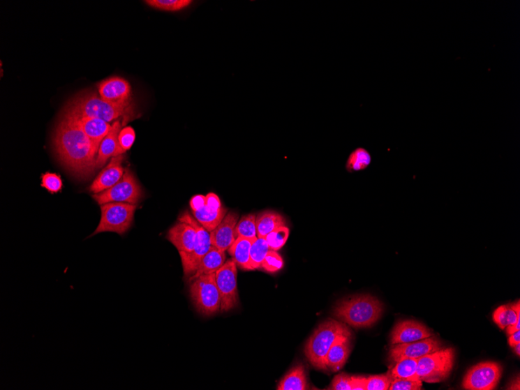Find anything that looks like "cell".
<instances>
[{
	"label": "cell",
	"mask_w": 520,
	"mask_h": 390,
	"mask_svg": "<svg viewBox=\"0 0 520 390\" xmlns=\"http://www.w3.org/2000/svg\"><path fill=\"white\" fill-rule=\"evenodd\" d=\"M53 142L61 163L74 176H92L96 170L98 149L69 114L64 113Z\"/></svg>",
	"instance_id": "obj_1"
},
{
	"label": "cell",
	"mask_w": 520,
	"mask_h": 390,
	"mask_svg": "<svg viewBox=\"0 0 520 390\" xmlns=\"http://www.w3.org/2000/svg\"><path fill=\"white\" fill-rule=\"evenodd\" d=\"M64 111L80 116L99 119L107 123L113 121L116 122L119 118H124V126L138 117L133 103L126 105L110 103L92 91L80 93L70 100Z\"/></svg>",
	"instance_id": "obj_2"
},
{
	"label": "cell",
	"mask_w": 520,
	"mask_h": 390,
	"mask_svg": "<svg viewBox=\"0 0 520 390\" xmlns=\"http://www.w3.org/2000/svg\"><path fill=\"white\" fill-rule=\"evenodd\" d=\"M382 313V302L369 294L342 300L334 310L337 319L354 328H368L374 325Z\"/></svg>",
	"instance_id": "obj_3"
},
{
	"label": "cell",
	"mask_w": 520,
	"mask_h": 390,
	"mask_svg": "<svg viewBox=\"0 0 520 390\" xmlns=\"http://www.w3.org/2000/svg\"><path fill=\"white\" fill-rule=\"evenodd\" d=\"M343 336H351L349 328L343 322L332 319L322 322L311 336L305 347V354L311 364L316 368L327 370V353Z\"/></svg>",
	"instance_id": "obj_4"
},
{
	"label": "cell",
	"mask_w": 520,
	"mask_h": 390,
	"mask_svg": "<svg viewBox=\"0 0 520 390\" xmlns=\"http://www.w3.org/2000/svg\"><path fill=\"white\" fill-rule=\"evenodd\" d=\"M455 360L454 348L440 349L417 360L418 378L428 383L441 382L449 377Z\"/></svg>",
	"instance_id": "obj_5"
},
{
	"label": "cell",
	"mask_w": 520,
	"mask_h": 390,
	"mask_svg": "<svg viewBox=\"0 0 520 390\" xmlns=\"http://www.w3.org/2000/svg\"><path fill=\"white\" fill-rule=\"evenodd\" d=\"M190 294L199 313L211 317L221 311V300L214 273L191 280Z\"/></svg>",
	"instance_id": "obj_6"
},
{
	"label": "cell",
	"mask_w": 520,
	"mask_h": 390,
	"mask_svg": "<svg viewBox=\"0 0 520 390\" xmlns=\"http://www.w3.org/2000/svg\"><path fill=\"white\" fill-rule=\"evenodd\" d=\"M137 205L125 203H107L101 206V216L96 230L91 234L114 232L124 235L130 230Z\"/></svg>",
	"instance_id": "obj_7"
},
{
	"label": "cell",
	"mask_w": 520,
	"mask_h": 390,
	"mask_svg": "<svg viewBox=\"0 0 520 390\" xmlns=\"http://www.w3.org/2000/svg\"><path fill=\"white\" fill-rule=\"evenodd\" d=\"M92 197L101 206L107 203L137 205L143 197V190L134 174L127 169L118 183L105 192L94 194Z\"/></svg>",
	"instance_id": "obj_8"
},
{
	"label": "cell",
	"mask_w": 520,
	"mask_h": 390,
	"mask_svg": "<svg viewBox=\"0 0 520 390\" xmlns=\"http://www.w3.org/2000/svg\"><path fill=\"white\" fill-rule=\"evenodd\" d=\"M237 273V265L233 259L227 260L214 273L221 296L222 313L230 311L239 304Z\"/></svg>",
	"instance_id": "obj_9"
},
{
	"label": "cell",
	"mask_w": 520,
	"mask_h": 390,
	"mask_svg": "<svg viewBox=\"0 0 520 390\" xmlns=\"http://www.w3.org/2000/svg\"><path fill=\"white\" fill-rule=\"evenodd\" d=\"M179 220H185L195 228L197 232V239L191 253L181 255V260L184 267V274L186 278H190L205 255L212 247L211 234L199 222L193 218L190 213L186 211L179 218Z\"/></svg>",
	"instance_id": "obj_10"
},
{
	"label": "cell",
	"mask_w": 520,
	"mask_h": 390,
	"mask_svg": "<svg viewBox=\"0 0 520 390\" xmlns=\"http://www.w3.org/2000/svg\"><path fill=\"white\" fill-rule=\"evenodd\" d=\"M502 374L503 368L498 363H479L466 374L462 386L468 390H492L498 386Z\"/></svg>",
	"instance_id": "obj_11"
},
{
	"label": "cell",
	"mask_w": 520,
	"mask_h": 390,
	"mask_svg": "<svg viewBox=\"0 0 520 390\" xmlns=\"http://www.w3.org/2000/svg\"><path fill=\"white\" fill-rule=\"evenodd\" d=\"M440 349L441 342L436 338L430 337L406 344L392 345L389 352V359L394 363L404 359H419L423 356Z\"/></svg>",
	"instance_id": "obj_12"
},
{
	"label": "cell",
	"mask_w": 520,
	"mask_h": 390,
	"mask_svg": "<svg viewBox=\"0 0 520 390\" xmlns=\"http://www.w3.org/2000/svg\"><path fill=\"white\" fill-rule=\"evenodd\" d=\"M98 89L100 98L105 102L117 105L132 103L131 86L124 78L114 77L104 80Z\"/></svg>",
	"instance_id": "obj_13"
},
{
	"label": "cell",
	"mask_w": 520,
	"mask_h": 390,
	"mask_svg": "<svg viewBox=\"0 0 520 390\" xmlns=\"http://www.w3.org/2000/svg\"><path fill=\"white\" fill-rule=\"evenodd\" d=\"M193 216L199 223L211 232L224 219L228 213V209L223 207L221 200L215 193H208L206 196V203L200 210L194 211Z\"/></svg>",
	"instance_id": "obj_14"
},
{
	"label": "cell",
	"mask_w": 520,
	"mask_h": 390,
	"mask_svg": "<svg viewBox=\"0 0 520 390\" xmlns=\"http://www.w3.org/2000/svg\"><path fill=\"white\" fill-rule=\"evenodd\" d=\"M239 214L228 212L220 224L210 232L212 246L226 252L235 243L236 239V225L239 221Z\"/></svg>",
	"instance_id": "obj_15"
},
{
	"label": "cell",
	"mask_w": 520,
	"mask_h": 390,
	"mask_svg": "<svg viewBox=\"0 0 520 390\" xmlns=\"http://www.w3.org/2000/svg\"><path fill=\"white\" fill-rule=\"evenodd\" d=\"M431 337L429 329L419 322L413 320L401 321L391 332L392 345L406 344Z\"/></svg>",
	"instance_id": "obj_16"
},
{
	"label": "cell",
	"mask_w": 520,
	"mask_h": 390,
	"mask_svg": "<svg viewBox=\"0 0 520 390\" xmlns=\"http://www.w3.org/2000/svg\"><path fill=\"white\" fill-rule=\"evenodd\" d=\"M124 160V157L123 156L113 157L110 163L94 180L89 187V192L93 194H98L110 189L118 183L120 179L123 178L125 172L124 167L121 165Z\"/></svg>",
	"instance_id": "obj_17"
},
{
	"label": "cell",
	"mask_w": 520,
	"mask_h": 390,
	"mask_svg": "<svg viewBox=\"0 0 520 390\" xmlns=\"http://www.w3.org/2000/svg\"><path fill=\"white\" fill-rule=\"evenodd\" d=\"M195 239H197V232L193 226L179 219L167 234V239L177 248L180 257L192 253Z\"/></svg>",
	"instance_id": "obj_18"
},
{
	"label": "cell",
	"mask_w": 520,
	"mask_h": 390,
	"mask_svg": "<svg viewBox=\"0 0 520 390\" xmlns=\"http://www.w3.org/2000/svg\"><path fill=\"white\" fill-rule=\"evenodd\" d=\"M64 112L69 114L76 121L86 135L91 140L99 150L101 142L112 129L110 123L99 119L77 115L70 112L64 111Z\"/></svg>",
	"instance_id": "obj_19"
},
{
	"label": "cell",
	"mask_w": 520,
	"mask_h": 390,
	"mask_svg": "<svg viewBox=\"0 0 520 390\" xmlns=\"http://www.w3.org/2000/svg\"><path fill=\"white\" fill-rule=\"evenodd\" d=\"M351 336H343L330 347L326 357V366L331 372L336 373L346 364L351 351Z\"/></svg>",
	"instance_id": "obj_20"
},
{
	"label": "cell",
	"mask_w": 520,
	"mask_h": 390,
	"mask_svg": "<svg viewBox=\"0 0 520 390\" xmlns=\"http://www.w3.org/2000/svg\"><path fill=\"white\" fill-rule=\"evenodd\" d=\"M121 130L120 120H117L113 123L110 132L100 145L96 160V169L103 167L110 158L116 157L119 147L118 137Z\"/></svg>",
	"instance_id": "obj_21"
},
{
	"label": "cell",
	"mask_w": 520,
	"mask_h": 390,
	"mask_svg": "<svg viewBox=\"0 0 520 390\" xmlns=\"http://www.w3.org/2000/svg\"><path fill=\"white\" fill-rule=\"evenodd\" d=\"M225 252L212 246L211 250L205 255V257L201 260L197 270L190 278V281L200 277L202 275L215 273L225 264Z\"/></svg>",
	"instance_id": "obj_22"
},
{
	"label": "cell",
	"mask_w": 520,
	"mask_h": 390,
	"mask_svg": "<svg viewBox=\"0 0 520 390\" xmlns=\"http://www.w3.org/2000/svg\"><path fill=\"white\" fill-rule=\"evenodd\" d=\"M256 232L258 238H266L270 232L280 227L286 226V220L278 212L265 211L260 213L255 219Z\"/></svg>",
	"instance_id": "obj_23"
},
{
	"label": "cell",
	"mask_w": 520,
	"mask_h": 390,
	"mask_svg": "<svg viewBox=\"0 0 520 390\" xmlns=\"http://www.w3.org/2000/svg\"><path fill=\"white\" fill-rule=\"evenodd\" d=\"M255 239L239 237L229 248V254L232 255L236 265L239 266L242 270L251 271V250Z\"/></svg>",
	"instance_id": "obj_24"
},
{
	"label": "cell",
	"mask_w": 520,
	"mask_h": 390,
	"mask_svg": "<svg viewBox=\"0 0 520 390\" xmlns=\"http://www.w3.org/2000/svg\"><path fill=\"white\" fill-rule=\"evenodd\" d=\"M308 389L307 375L305 367L299 364L294 366L281 379L278 390H305Z\"/></svg>",
	"instance_id": "obj_25"
},
{
	"label": "cell",
	"mask_w": 520,
	"mask_h": 390,
	"mask_svg": "<svg viewBox=\"0 0 520 390\" xmlns=\"http://www.w3.org/2000/svg\"><path fill=\"white\" fill-rule=\"evenodd\" d=\"M493 320L502 329L518 324L520 322L519 301L517 304L498 307L493 314Z\"/></svg>",
	"instance_id": "obj_26"
},
{
	"label": "cell",
	"mask_w": 520,
	"mask_h": 390,
	"mask_svg": "<svg viewBox=\"0 0 520 390\" xmlns=\"http://www.w3.org/2000/svg\"><path fill=\"white\" fill-rule=\"evenodd\" d=\"M417 360L404 359L396 362L394 367L388 373L392 380H420L417 373Z\"/></svg>",
	"instance_id": "obj_27"
},
{
	"label": "cell",
	"mask_w": 520,
	"mask_h": 390,
	"mask_svg": "<svg viewBox=\"0 0 520 390\" xmlns=\"http://www.w3.org/2000/svg\"><path fill=\"white\" fill-rule=\"evenodd\" d=\"M371 163V156L369 151L357 147L350 153L346 167L348 172H360L366 170Z\"/></svg>",
	"instance_id": "obj_28"
},
{
	"label": "cell",
	"mask_w": 520,
	"mask_h": 390,
	"mask_svg": "<svg viewBox=\"0 0 520 390\" xmlns=\"http://www.w3.org/2000/svg\"><path fill=\"white\" fill-rule=\"evenodd\" d=\"M269 247L265 238L256 239L251 246V271L258 270L261 268L263 260L269 251Z\"/></svg>",
	"instance_id": "obj_29"
},
{
	"label": "cell",
	"mask_w": 520,
	"mask_h": 390,
	"mask_svg": "<svg viewBox=\"0 0 520 390\" xmlns=\"http://www.w3.org/2000/svg\"><path fill=\"white\" fill-rule=\"evenodd\" d=\"M256 216L255 214H248L243 216L236 225V238L255 239L258 238L255 225Z\"/></svg>",
	"instance_id": "obj_30"
},
{
	"label": "cell",
	"mask_w": 520,
	"mask_h": 390,
	"mask_svg": "<svg viewBox=\"0 0 520 390\" xmlns=\"http://www.w3.org/2000/svg\"><path fill=\"white\" fill-rule=\"evenodd\" d=\"M145 3L155 9L177 12L188 8L192 1L191 0H147Z\"/></svg>",
	"instance_id": "obj_31"
},
{
	"label": "cell",
	"mask_w": 520,
	"mask_h": 390,
	"mask_svg": "<svg viewBox=\"0 0 520 390\" xmlns=\"http://www.w3.org/2000/svg\"><path fill=\"white\" fill-rule=\"evenodd\" d=\"M290 230L287 226L280 227L270 232L265 238L270 250L278 251L285 246L289 237Z\"/></svg>",
	"instance_id": "obj_32"
},
{
	"label": "cell",
	"mask_w": 520,
	"mask_h": 390,
	"mask_svg": "<svg viewBox=\"0 0 520 390\" xmlns=\"http://www.w3.org/2000/svg\"><path fill=\"white\" fill-rule=\"evenodd\" d=\"M135 140H136V133L132 127L126 126L121 129L119 134V147L116 157L123 156L127 151L131 150Z\"/></svg>",
	"instance_id": "obj_33"
},
{
	"label": "cell",
	"mask_w": 520,
	"mask_h": 390,
	"mask_svg": "<svg viewBox=\"0 0 520 390\" xmlns=\"http://www.w3.org/2000/svg\"><path fill=\"white\" fill-rule=\"evenodd\" d=\"M283 260L278 251L269 250L262 261L261 268L269 273H276L283 267Z\"/></svg>",
	"instance_id": "obj_34"
},
{
	"label": "cell",
	"mask_w": 520,
	"mask_h": 390,
	"mask_svg": "<svg viewBox=\"0 0 520 390\" xmlns=\"http://www.w3.org/2000/svg\"><path fill=\"white\" fill-rule=\"evenodd\" d=\"M44 189L52 194H55L63 189L62 179L56 173L46 172L42 176V184Z\"/></svg>",
	"instance_id": "obj_35"
},
{
	"label": "cell",
	"mask_w": 520,
	"mask_h": 390,
	"mask_svg": "<svg viewBox=\"0 0 520 390\" xmlns=\"http://www.w3.org/2000/svg\"><path fill=\"white\" fill-rule=\"evenodd\" d=\"M392 381L389 373L370 376L366 380V390H388Z\"/></svg>",
	"instance_id": "obj_36"
},
{
	"label": "cell",
	"mask_w": 520,
	"mask_h": 390,
	"mask_svg": "<svg viewBox=\"0 0 520 390\" xmlns=\"http://www.w3.org/2000/svg\"><path fill=\"white\" fill-rule=\"evenodd\" d=\"M422 381L394 379L392 381L389 390H421Z\"/></svg>",
	"instance_id": "obj_37"
},
{
	"label": "cell",
	"mask_w": 520,
	"mask_h": 390,
	"mask_svg": "<svg viewBox=\"0 0 520 390\" xmlns=\"http://www.w3.org/2000/svg\"><path fill=\"white\" fill-rule=\"evenodd\" d=\"M330 389L334 390H352L351 385V376L346 373H341L335 376Z\"/></svg>",
	"instance_id": "obj_38"
},
{
	"label": "cell",
	"mask_w": 520,
	"mask_h": 390,
	"mask_svg": "<svg viewBox=\"0 0 520 390\" xmlns=\"http://www.w3.org/2000/svg\"><path fill=\"white\" fill-rule=\"evenodd\" d=\"M366 380L367 378L362 376H351L352 390H366Z\"/></svg>",
	"instance_id": "obj_39"
},
{
	"label": "cell",
	"mask_w": 520,
	"mask_h": 390,
	"mask_svg": "<svg viewBox=\"0 0 520 390\" xmlns=\"http://www.w3.org/2000/svg\"><path fill=\"white\" fill-rule=\"evenodd\" d=\"M205 203L206 196L197 195V196L193 197L191 200V207L193 212L200 210V208L205 206Z\"/></svg>",
	"instance_id": "obj_40"
},
{
	"label": "cell",
	"mask_w": 520,
	"mask_h": 390,
	"mask_svg": "<svg viewBox=\"0 0 520 390\" xmlns=\"http://www.w3.org/2000/svg\"><path fill=\"white\" fill-rule=\"evenodd\" d=\"M509 344L512 347H514L518 344H520V332L519 331L512 333L510 336Z\"/></svg>",
	"instance_id": "obj_41"
},
{
	"label": "cell",
	"mask_w": 520,
	"mask_h": 390,
	"mask_svg": "<svg viewBox=\"0 0 520 390\" xmlns=\"http://www.w3.org/2000/svg\"><path fill=\"white\" fill-rule=\"evenodd\" d=\"M514 351L516 354L519 356L520 355V344H518L514 347Z\"/></svg>",
	"instance_id": "obj_42"
}]
</instances>
